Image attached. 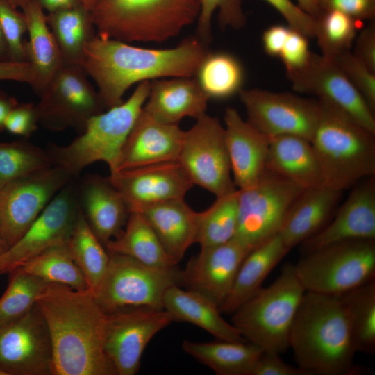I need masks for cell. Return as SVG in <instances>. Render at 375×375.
<instances>
[{
	"label": "cell",
	"instance_id": "6da1fadb",
	"mask_svg": "<svg viewBox=\"0 0 375 375\" xmlns=\"http://www.w3.org/2000/svg\"><path fill=\"white\" fill-rule=\"evenodd\" d=\"M208 51L197 35L172 48L149 49L96 35L85 45L80 65L97 85L101 103L108 109L122 103L125 92L135 83L193 77Z\"/></svg>",
	"mask_w": 375,
	"mask_h": 375
},
{
	"label": "cell",
	"instance_id": "7a4b0ae2",
	"mask_svg": "<svg viewBox=\"0 0 375 375\" xmlns=\"http://www.w3.org/2000/svg\"><path fill=\"white\" fill-rule=\"evenodd\" d=\"M36 305L51 338L53 375H117L104 350L106 312L90 290L50 283Z\"/></svg>",
	"mask_w": 375,
	"mask_h": 375
},
{
	"label": "cell",
	"instance_id": "3957f363",
	"mask_svg": "<svg viewBox=\"0 0 375 375\" xmlns=\"http://www.w3.org/2000/svg\"><path fill=\"white\" fill-rule=\"evenodd\" d=\"M299 367L309 375L356 372V352L349 319L340 295L306 291L289 335Z\"/></svg>",
	"mask_w": 375,
	"mask_h": 375
},
{
	"label": "cell",
	"instance_id": "277c9868",
	"mask_svg": "<svg viewBox=\"0 0 375 375\" xmlns=\"http://www.w3.org/2000/svg\"><path fill=\"white\" fill-rule=\"evenodd\" d=\"M317 100L319 117L310 142L324 185L343 192L375 176V134L328 103Z\"/></svg>",
	"mask_w": 375,
	"mask_h": 375
},
{
	"label": "cell",
	"instance_id": "5b68a950",
	"mask_svg": "<svg viewBox=\"0 0 375 375\" xmlns=\"http://www.w3.org/2000/svg\"><path fill=\"white\" fill-rule=\"evenodd\" d=\"M201 0H97V35L127 43L163 42L197 20Z\"/></svg>",
	"mask_w": 375,
	"mask_h": 375
},
{
	"label": "cell",
	"instance_id": "8992f818",
	"mask_svg": "<svg viewBox=\"0 0 375 375\" xmlns=\"http://www.w3.org/2000/svg\"><path fill=\"white\" fill-rule=\"evenodd\" d=\"M150 82L140 83L126 101L91 117L69 144H51L47 151L53 165L71 178L98 161L106 162L110 173L115 172L124 144L147 99Z\"/></svg>",
	"mask_w": 375,
	"mask_h": 375
},
{
	"label": "cell",
	"instance_id": "52a82bcc",
	"mask_svg": "<svg viewBox=\"0 0 375 375\" xmlns=\"http://www.w3.org/2000/svg\"><path fill=\"white\" fill-rule=\"evenodd\" d=\"M305 292L294 265L286 264L273 283L231 314V324L248 342L283 353L289 348L290 328Z\"/></svg>",
	"mask_w": 375,
	"mask_h": 375
},
{
	"label": "cell",
	"instance_id": "ba28073f",
	"mask_svg": "<svg viewBox=\"0 0 375 375\" xmlns=\"http://www.w3.org/2000/svg\"><path fill=\"white\" fill-rule=\"evenodd\" d=\"M294 268L306 291L341 295L375 279V239L319 247L302 255Z\"/></svg>",
	"mask_w": 375,
	"mask_h": 375
},
{
	"label": "cell",
	"instance_id": "9c48e42d",
	"mask_svg": "<svg viewBox=\"0 0 375 375\" xmlns=\"http://www.w3.org/2000/svg\"><path fill=\"white\" fill-rule=\"evenodd\" d=\"M106 271L91 291L106 312L131 307L163 308L167 290L182 285L178 266L162 269L144 265L122 254L110 253Z\"/></svg>",
	"mask_w": 375,
	"mask_h": 375
},
{
	"label": "cell",
	"instance_id": "30bf717a",
	"mask_svg": "<svg viewBox=\"0 0 375 375\" xmlns=\"http://www.w3.org/2000/svg\"><path fill=\"white\" fill-rule=\"evenodd\" d=\"M88 77L80 65L63 63L35 104L39 124L52 131L71 128L81 133L91 117L103 112Z\"/></svg>",
	"mask_w": 375,
	"mask_h": 375
},
{
	"label": "cell",
	"instance_id": "8fae6325",
	"mask_svg": "<svg viewBox=\"0 0 375 375\" xmlns=\"http://www.w3.org/2000/svg\"><path fill=\"white\" fill-rule=\"evenodd\" d=\"M303 190L269 172L255 185L238 189L233 238L252 249L278 233L288 210Z\"/></svg>",
	"mask_w": 375,
	"mask_h": 375
},
{
	"label": "cell",
	"instance_id": "7c38bea8",
	"mask_svg": "<svg viewBox=\"0 0 375 375\" xmlns=\"http://www.w3.org/2000/svg\"><path fill=\"white\" fill-rule=\"evenodd\" d=\"M193 185L216 197L237 190L231 168L224 126L206 113L185 131L178 160Z\"/></svg>",
	"mask_w": 375,
	"mask_h": 375
},
{
	"label": "cell",
	"instance_id": "4fadbf2b",
	"mask_svg": "<svg viewBox=\"0 0 375 375\" xmlns=\"http://www.w3.org/2000/svg\"><path fill=\"white\" fill-rule=\"evenodd\" d=\"M72 179L53 165L0 188V239L8 248L23 235Z\"/></svg>",
	"mask_w": 375,
	"mask_h": 375
},
{
	"label": "cell",
	"instance_id": "5bb4252c",
	"mask_svg": "<svg viewBox=\"0 0 375 375\" xmlns=\"http://www.w3.org/2000/svg\"><path fill=\"white\" fill-rule=\"evenodd\" d=\"M173 319L165 309L125 308L106 313L105 353L117 375H134L151 340Z\"/></svg>",
	"mask_w": 375,
	"mask_h": 375
},
{
	"label": "cell",
	"instance_id": "9a60e30c",
	"mask_svg": "<svg viewBox=\"0 0 375 375\" xmlns=\"http://www.w3.org/2000/svg\"><path fill=\"white\" fill-rule=\"evenodd\" d=\"M238 94L247 120L269 138L290 135L311 140L319 117L317 99L262 89H242Z\"/></svg>",
	"mask_w": 375,
	"mask_h": 375
},
{
	"label": "cell",
	"instance_id": "2e32d148",
	"mask_svg": "<svg viewBox=\"0 0 375 375\" xmlns=\"http://www.w3.org/2000/svg\"><path fill=\"white\" fill-rule=\"evenodd\" d=\"M72 180L50 201L23 235L0 256V274L10 273L43 251L67 244L81 206Z\"/></svg>",
	"mask_w": 375,
	"mask_h": 375
},
{
	"label": "cell",
	"instance_id": "e0dca14e",
	"mask_svg": "<svg viewBox=\"0 0 375 375\" xmlns=\"http://www.w3.org/2000/svg\"><path fill=\"white\" fill-rule=\"evenodd\" d=\"M0 369L6 375H53L51 338L36 303L0 327Z\"/></svg>",
	"mask_w": 375,
	"mask_h": 375
},
{
	"label": "cell",
	"instance_id": "ac0fdd59",
	"mask_svg": "<svg viewBox=\"0 0 375 375\" xmlns=\"http://www.w3.org/2000/svg\"><path fill=\"white\" fill-rule=\"evenodd\" d=\"M288 76L294 90L328 103L375 134L374 112L334 60L312 53L302 69Z\"/></svg>",
	"mask_w": 375,
	"mask_h": 375
},
{
	"label": "cell",
	"instance_id": "d6986e66",
	"mask_svg": "<svg viewBox=\"0 0 375 375\" xmlns=\"http://www.w3.org/2000/svg\"><path fill=\"white\" fill-rule=\"evenodd\" d=\"M129 212L152 204L184 199L194 185L178 161L117 170L108 177Z\"/></svg>",
	"mask_w": 375,
	"mask_h": 375
},
{
	"label": "cell",
	"instance_id": "ffe728a7",
	"mask_svg": "<svg viewBox=\"0 0 375 375\" xmlns=\"http://www.w3.org/2000/svg\"><path fill=\"white\" fill-rule=\"evenodd\" d=\"M251 250L235 238L222 244L201 248L181 270L182 285L219 308L230 293L238 269Z\"/></svg>",
	"mask_w": 375,
	"mask_h": 375
},
{
	"label": "cell",
	"instance_id": "44dd1931",
	"mask_svg": "<svg viewBox=\"0 0 375 375\" xmlns=\"http://www.w3.org/2000/svg\"><path fill=\"white\" fill-rule=\"evenodd\" d=\"M375 239V176L358 182L333 219L301 245L302 255L344 240Z\"/></svg>",
	"mask_w": 375,
	"mask_h": 375
},
{
	"label": "cell",
	"instance_id": "7402d4cb",
	"mask_svg": "<svg viewBox=\"0 0 375 375\" xmlns=\"http://www.w3.org/2000/svg\"><path fill=\"white\" fill-rule=\"evenodd\" d=\"M224 122L234 184L237 189L251 187L268 172L269 138L233 108H226Z\"/></svg>",
	"mask_w": 375,
	"mask_h": 375
},
{
	"label": "cell",
	"instance_id": "603a6c76",
	"mask_svg": "<svg viewBox=\"0 0 375 375\" xmlns=\"http://www.w3.org/2000/svg\"><path fill=\"white\" fill-rule=\"evenodd\" d=\"M184 134L178 124L158 122L142 110L124 144L116 171L178 161Z\"/></svg>",
	"mask_w": 375,
	"mask_h": 375
},
{
	"label": "cell",
	"instance_id": "cb8c5ba5",
	"mask_svg": "<svg viewBox=\"0 0 375 375\" xmlns=\"http://www.w3.org/2000/svg\"><path fill=\"white\" fill-rule=\"evenodd\" d=\"M80 206L94 234L105 246L122 232L130 215L108 178L88 175L77 189Z\"/></svg>",
	"mask_w": 375,
	"mask_h": 375
},
{
	"label": "cell",
	"instance_id": "d4e9b609",
	"mask_svg": "<svg viewBox=\"0 0 375 375\" xmlns=\"http://www.w3.org/2000/svg\"><path fill=\"white\" fill-rule=\"evenodd\" d=\"M208 100L193 77L160 78L150 82L142 110L158 122L178 124L185 117L206 114Z\"/></svg>",
	"mask_w": 375,
	"mask_h": 375
},
{
	"label": "cell",
	"instance_id": "484cf974",
	"mask_svg": "<svg viewBox=\"0 0 375 375\" xmlns=\"http://www.w3.org/2000/svg\"><path fill=\"white\" fill-rule=\"evenodd\" d=\"M342 193L324 185L304 189L290 207L278 231L284 244L290 250L325 226Z\"/></svg>",
	"mask_w": 375,
	"mask_h": 375
},
{
	"label": "cell",
	"instance_id": "4316f807",
	"mask_svg": "<svg viewBox=\"0 0 375 375\" xmlns=\"http://www.w3.org/2000/svg\"><path fill=\"white\" fill-rule=\"evenodd\" d=\"M149 224L166 253L177 264L196 243L199 212L184 199L147 206L139 211Z\"/></svg>",
	"mask_w": 375,
	"mask_h": 375
},
{
	"label": "cell",
	"instance_id": "83f0119b",
	"mask_svg": "<svg viewBox=\"0 0 375 375\" xmlns=\"http://www.w3.org/2000/svg\"><path fill=\"white\" fill-rule=\"evenodd\" d=\"M267 171L303 189L324 185L321 167L310 141L297 135L269 138Z\"/></svg>",
	"mask_w": 375,
	"mask_h": 375
},
{
	"label": "cell",
	"instance_id": "f1b7e54d",
	"mask_svg": "<svg viewBox=\"0 0 375 375\" xmlns=\"http://www.w3.org/2000/svg\"><path fill=\"white\" fill-rule=\"evenodd\" d=\"M289 251L278 233L253 248L244 258L219 311L232 314L262 288L270 272Z\"/></svg>",
	"mask_w": 375,
	"mask_h": 375
},
{
	"label": "cell",
	"instance_id": "f546056e",
	"mask_svg": "<svg viewBox=\"0 0 375 375\" xmlns=\"http://www.w3.org/2000/svg\"><path fill=\"white\" fill-rule=\"evenodd\" d=\"M22 11L28 34V40L25 42L26 61L31 65L35 78L31 88L40 96L62 66V56L43 9L31 0Z\"/></svg>",
	"mask_w": 375,
	"mask_h": 375
},
{
	"label": "cell",
	"instance_id": "4dcf8cb0",
	"mask_svg": "<svg viewBox=\"0 0 375 375\" xmlns=\"http://www.w3.org/2000/svg\"><path fill=\"white\" fill-rule=\"evenodd\" d=\"M163 308L171 315L174 322L194 324L217 340L247 341L234 325L222 317L215 304L193 291L181 289L179 285H173L167 290Z\"/></svg>",
	"mask_w": 375,
	"mask_h": 375
},
{
	"label": "cell",
	"instance_id": "1f68e13d",
	"mask_svg": "<svg viewBox=\"0 0 375 375\" xmlns=\"http://www.w3.org/2000/svg\"><path fill=\"white\" fill-rule=\"evenodd\" d=\"M182 348L187 354L210 368L217 375H251L258 359L264 351L248 341L221 340L207 342L185 340L182 343Z\"/></svg>",
	"mask_w": 375,
	"mask_h": 375
},
{
	"label": "cell",
	"instance_id": "d6a6232c",
	"mask_svg": "<svg viewBox=\"0 0 375 375\" xmlns=\"http://www.w3.org/2000/svg\"><path fill=\"white\" fill-rule=\"evenodd\" d=\"M106 248L108 252L131 257L153 267L169 269L178 265L166 253L155 232L139 212H130L121 234L108 242Z\"/></svg>",
	"mask_w": 375,
	"mask_h": 375
},
{
	"label": "cell",
	"instance_id": "836d02e7",
	"mask_svg": "<svg viewBox=\"0 0 375 375\" xmlns=\"http://www.w3.org/2000/svg\"><path fill=\"white\" fill-rule=\"evenodd\" d=\"M194 76L208 99L222 100L239 94L243 89L244 69L233 54L208 51Z\"/></svg>",
	"mask_w": 375,
	"mask_h": 375
},
{
	"label": "cell",
	"instance_id": "e575fe53",
	"mask_svg": "<svg viewBox=\"0 0 375 375\" xmlns=\"http://www.w3.org/2000/svg\"><path fill=\"white\" fill-rule=\"evenodd\" d=\"M46 18L61 51L63 63L80 65L85 45L97 35L90 12L80 5L49 12Z\"/></svg>",
	"mask_w": 375,
	"mask_h": 375
},
{
	"label": "cell",
	"instance_id": "d590c367",
	"mask_svg": "<svg viewBox=\"0 0 375 375\" xmlns=\"http://www.w3.org/2000/svg\"><path fill=\"white\" fill-rule=\"evenodd\" d=\"M67 247L82 272L88 289L92 291L106 271L110 255L90 228L81 208Z\"/></svg>",
	"mask_w": 375,
	"mask_h": 375
},
{
	"label": "cell",
	"instance_id": "8d00e7d4",
	"mask_svg": "<svg viewBox=\"0 0 375 375\" xmlns=\"http://www.w3.org/2000/svg\"><path fill=\"white\" fill-rule=\"evenodd\" d=\"M356 352L375 353V279L340 295Z\"/></svg>",
	"mask_w": 375,
	"mask_h": 375
},
{
	"label": "cell",
	"instance_id": "74e56055",
	"mask_svg": "<svg viewBox=\"0 0 375 375\" xmlns=\"http://www.w3.org/2000/svg\"><path fill=\"white\" fill-rule=\"evenodd\" d=\"M238 226V189L216 197L206 210L199 212L197 242L201 248L232 240Z\"/></svg>",
	"mask_w": 375,
	"mask_h": 375
},
{
	"label": "cell",
	"instance_id": "f35d334b",
	"mask_svg": "<svg viewBox=\"0 0 375 375\" xmlns=\"http://www.w3.org/2000/svg\"><path fill=\"white\" fill-rule=\"evenodd\" d=\"M19 268L49 283L66 285L78 290H89L82 272L69 253L67 244L43 251Z\"/></svg>",
	"mask_w": 375,
	"mask_h": 375
},
{
	"label": "cell",
	"instance_id": "ab89813d",
	"mask_svg": "<svg viewBox=\"0 0 375 375\" xmlns=\"http://www.w3.org/2000/svg\"><path fill=\"white\" fill-rule=\"evenodd\" d=\"M51 166L47 151L25 139L0 142V188Z\"/></svg>",
	"mask_w": 375,
	"mask_h": 375
},
{
	"label": "cell",
	"instance_id": "60d3db41",
	"mask_svg": "<svg viewBox=\"0 0 375 375\" xmlns=\"http://www.w3.org/2000/svg\"><path fill=\"white\" fill-rule=\"evenodd\" d=\"M10 274L9 284L0 299V327L26 313L50 283L19 267Z\"/></svg>",
	"mask_w": 375,
	"mask_h": 375
},
{
	"label": "cell",
	"instance_id": "b9f144b4",
	"mask_svg": "<svg viewBox=\"0 0 375 375\" xmlns=\"http://www.w3.org/2000/svg\"><path fill=\"white\" fill-rule=\"evenodd\" d=\"M316 19L315 38L322 56L333 60L350 50L356 37L358 21L337 10L323 11Z\"/></svg>",
	"mask_w": 375,
	"mask_h": 375
},
{
	"label": "cell",
	"instance_id": "7bdbcfd3",
	"mask_svg": "<svg viewBox=\"0 0 375 375\" xmlns=\"http://www.w3.org/2000/svg\"><path fill=\"white\" fill-rule=\"evenodd\" d=\"M216 10L219 26L223 28L237 30L246 23L242 0H201L195 35L207 45L212 39V19Z\"/></svg>",
	"mask_w": 375,
	"mask_h": 375
},
{
	"label": "cell",
	"instance_id": "ee69618b",
	"mask_svg": "<svg viewBox=\"0 0 375 375\" xmlns=\"http://www.w3.org/2000/svg\"><path fill=\"white\" fill-rule=\"evenodd\" d=\"M17 8L8 0H0V26L7 45L8 59L24 62L26 56L23 36L27 32V26L24 13Z\"/></svg>",
	"mask_w": 375,
	"mask_h": 375
},
{
	"label": "cell",
	"instance_id": "f6af8a7d",
	"mask_svg": "<svg viewBox=\"0 0 375 375\" xmlns=\"http://www.w3.org/2000/svg\"><path fill=\"white\" fill-rule=\"evenodd\" d=\"M333 60L338 65L374 112L375 73L358 60L350 50L340 53Z\"/></svg>",
	"mask_w": 375,
	"mask_h": 375
},
{
	"label": "cell",
	"instance_id": "bcb514c9",
	"mask_svg": "<svg viewBox=\"0 0 375 375\" xmlns=\"http://www.w3.org/2000/svg\"><path fill=\"white\" fill-rule=\"evenodd\" d=\"M308 39L302 33L290 28L278 56L287 74L298 72L308 64L312 53L309 50Z\"/></svg>",
	"mask_w": 375,
	"mask_h": 375
},
{
	"label": "cell",
	"instance_id": "7dc6e473",
	"mask_svg": "<svg viewBox=\"0 0 375 375\" xmlns=\"http://www.w3.org/2000/svg\"><path fill=\"white\" fill-rule=\"evenodd\" d=\"M275 8L287 22L288 26L308 38H315L317 19L303 10L292 0H264Z\"/></svg>",
	"mask_w": 375,
	"mask_h": 375
},
{
	"label": "cell",
	"instance_id": "c3c4849f",
	"mask_svg": "<svg viewBox=\"0 0 375 375\" xmlns=\"http://www.w3.org/2000/svg\"><path fill=\"white\" fill-rule=\"evenodd\" d=\"M38 124L35 105L17 103L9 112L4 128L14 135L28 138L38 129Z\"/></svg>",
	"mask_w": 375,
	"mask_h": 375
},
{
	"label": "cell",
	"instance_id": "681fc988",
	"mask_svg": "<svg viewBox=\"0 0 375 375\" xmlns=\"http://www.w3.org/2000/svg\"><path fill=\"white\" fill-rule=\"evenodd\" d=\"M321 12L337 10L356 21L374 20L375 0H319Z\"/></svg>",
	"mask_w": 375,
	"mask_h": 375
},
{
	"label": "cell",
	"instance_id": "f907efd6",
	"mask_svg": "<svg viewBox=\"0 0 375 375\" xmlns=\"http://www.w3.org/2000/svg\"><path fill=\"white\" fill-rule=\"evenodd\" d=\"M251 375H309L299 367L285 362L279 353L263 351L258 359Z\"/></svg>",
	"mask_w": 375,
	"mask_h": 375
},
{
	"label": "cell",
	"instance_id": "816d5d0a",
	"mask_svg": "<svg viewBox=\"0 0 375 375\" xmlns=\"http://www.w3.org/2000/svg\"><path fill=\"white\" fill-rule=\"evenodd\" d=\"M353 55L375 73V24L372 20L353 42Z\"/></svg>",
	"mask_w": 375,
	"mask_h": 375
},
{
	"label": "cell",
	"instance_id": "f5cc1de1",
	"mask_svg": "<svg viewBox=\"0 0 375 375\" xmlns=\"http://www.w3.org/2000/svg\"><path fill=\"white\" fill-rule=\"evenodd\" d=\"M34 79V74L28 62L0 60V81H18L32 86Z\"/></svg>",
	"mask_w": 375,
	"mask_h": 375
},
{
	"label": "cell",
	"instance_id": "db71d44e",
	"mask_svg": "<svg viewBox=\"0 0 375 375\" xmlns=\"http://www.w3.org/2000/svg\"><path fill=\"white\" fill-rule=\"evenodd\" d=\"M290 31V27L288 26L274 25L267 28L262 36L265 53L271 56L278 57Z\"/></svg>",
	"mask_w": 375,
	"mask_h": 375
},
{
	"label": "cell",
	"instance_id": "11a10c76",
	"mask_svg": "<svg viewBox=\"0 0 375 375\" xmlns=\"http://www.w3.org/2000/svg\"><path fill=\"white\" fill-rule=\"evenodd\" d=\"M48 13L82 5L81 0H34Z\"/></svg>",
	"mask_w": 375,
	"mask_h": 375
},
{
	"label": "cell",
	"instance_id": "9f6ffc18",
	"mask_svg": "<svg viewBox=\"0 0 375 375\" xmlns=\"http://www.w3.org/2000/svg\"><path fill=\"white\" fill-rule=\"evenodd\" d=\"M17 104L14 98L0 92V130L4 128V123L9 112Z\"/></svg>",
	"mask_w": 375,
	"mask_h": 375
},
{
	"label": "cell",
	"instance_id": "6f0895ef",
	"mask_svg": "<svg viewBox=\"0 0 375 375\" xmlns=\"http://www.w3.org/2000/svg\"><path fill=\"white\" fill-rule=\"evenodd\" d=\"M298 6L305 12L314 17H317L321 13L319 0H297Z\"/></svg>",
	"mask_w": 375,
	"mask_h": 375
},
{
	"label": "cell",
	"instance_id": "680465c9",
	"mask_svg": "<svg viewBox=\"0 0 375 375\" xmlns=\"http://www.w3.org/2000/svg\"><path fill=\"white\" fill-rule=\"evenodd\" d=\"M0 60H9L7 45L0 26Z\"/></svg>",
	"mask_w": 375,
	"mask_h": 375
},
{
	"label": "cell",
	"instance_id": "91938a15",
	"mask_svg": "<svg viewBox=\"0 0 375 375\" xmlns=\"http://www.w3.org/2000/svg\"><path fill=\"white\" fill-rule=\"evenodd\" d=\"M15 8L20 7L22 9L31 1V0H8Z\"/></svg>",
	"mask_w": 375,
	"mask_h": 375
},
{
	"label": "cell",
	"instance_id": "94428289",
	"mask_svg": "<svg viewBox=\"0 0 375 375\" xmlns=\"http://www.w3.org/2000/svg\"><path fill=\"white\" fill-rule=\"evenodd\" d=\"M83 6L89 12L93 8L97 0H81Z\"/></svg>",
	"mask_w": 375,
	"mask_h": 375
},
{
	"label": "cell",
	"instance_id": "6125c7cd",
	"mask_svg": "<svg viewBox=\"0 0 375 375\" xmlns=\"http://www.w3.org/2000/svg\"><path fill=\"white\" fill-rule=\"evenodd\" d=\"M8 249L4 242L0 239V256L4 253V251Z\"/></svg>",
	"mask_w": 375,
	"mask_h": 375
},
{
	"label": "cell",
	"instance_id": "be15d7a7",
	"mask_svg": "<svg viewBox=\"0 0 375 375\" xmlns=\"http://www.w3.org/2000/svg\"><path fill=\"white\" fill-rule=\"evenodd\" d=\"M0 375H6V374L1 369H0Z\"/></svg>",
	"mask_w": 375,
	"mask_h": 375
}]
</instances>
